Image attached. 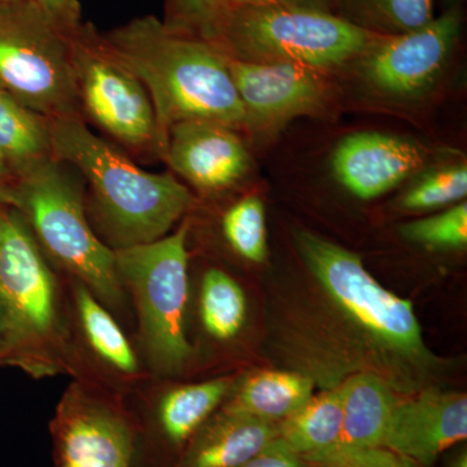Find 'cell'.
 I'll list each match as a JSON object with an SVG mask.
<instances>
[{
    "label": "cell",
    "instance_id": "cell-1",
    "mask_svg": "<svg viewBox=\"0 0 467 467\" xmlns=\"http://www.w3.org/2000/svg\"><path fill=\"white\" fill-rule=\"evenodd\" d=\"M103 39L149 92L158 150L178 122L211 121L244 129L229 55L218 43L180 32L155 16L134 18Z\"/></svg>",
    "mask_w": 467,
    "mask_h": 467
},
{
    "label": "cell",
    "instance_id": "cell-2",
    "mask_svg": "<svg viewBox=\"0 0 467 467\" xmlns=\"http://www.w3.org/2000/svg\"><path fill=\"white\" fill-rule=\"evenodd\" d=\"M52 156L78 169L119 248L158 241L192 208V192L171 174L138 168L92 133L84 117L48 119Z\"/></svg>",
    "mask_w": 467,
    "mask_h": 467
},
{
    "label": "cell",
    "instance_id": "cell-3",
    "mask_svg": "<svg viewBox=\"0 0 467 467\" xmlns=\"http://www.w3.org/2000/svg\"><path fill=\"white\" fill-rule=\"evenodd\" d=\"M66 343L57 279L32 230L0 205V362L33 376L63 370Z\"/></svg>",
    "mask_w": 467,
    "mask_h": 467
},
{
    "label": "cell",
    "instance_id": "cell-4",
    "mask_svg": "<svg viewBox=\"0 0 467 467\" xmlns=\"http://www.w3.org/2000/svg\"><path fill=\"white\" fill-rule=\"evenodd\" d=\"M5 204L26 218L41 248L101 301L119 306L122 284L115 251L97 238L63 162L51 158L12 178Z\"/></svg>",
    "mask_w": 467,
    "mask_h": 467
},
{
    "label": "cell",
    "instance_id": "cell-5",
    "mask_svg": "<svg viewBox=\"0 0 467 467\" xmlns=\"http://www.w3.org/2000/svg\"><path fill=\"white\" fill-rule=\"evenodd\" d=\"M75 27L36 0L0 2V91L46 119L79 113Z\"/></svg>",
    "mask_w": 467,
    "mask_h": 467
},
{
    "label": "cell",
    "instance_id": "cell-6",
    "mask_svg": "<svg viewBox=\"0 0 467 467\" xmlns=\"http://www.w3.org/2000/svg\"><path fill=\"white\" fill-rule=\"evenodd\" d=\"M379 36L328 11L238 7L220 46L236 60L296 64L319 72L358 60Z\"/></svg>",
    "mask_w": 467,
    "mask_h": 467
},
{
    "label": "cell",
    "instance_id": "cell-7",
    "mask_svg": "<svg viewBox=\"0 0 467 467\" xmlns=\"http://www.w3.org/2000/svg\"><path fill=\"white\" fill-rule=\"evenodd\" d=\"M189 225L171 235L115 251L119 281L133 294L143 346L153 367L174 374L186 367L192 348L184 330L189 295Z\"/></svg>",
    "mask_w": 467,
    "mask_h": 467
},
{
    "label": "cell",
    "instance_id": "cell-8",
    "mask_svg": "<svg viewBox=\"0 0 467 467\" xmlns=\"http://www.w3.org/2000/svg\"><path fill=\"white\" fill-rule=\"evenodd\" d=\"M295 243L328 296L371 339L409 359L430 358L411 301L378 284L358 254L306 230L295 232Z\"/></svg>",
    "mask_w": 467,
    "mask_h": 467
},
{
    "label": "cell",
    "instance_id": "cell-9",
    "mask_svg": "<svg viewBox=\"0 0 467 467\" xmlns=\"http://www.w3.org/2000/svg\"><path fill=\"white\" fill-rule=\"evenodd\" d=\"M72 46L78 103L88 116L125 146L156 147L155 110L140 79L94 27L76 26Z\"/></svg>",
    "mask_w": 467,
    "mask_h": 467
},
{
    "label": "cell",
    "instance_id": "cell-10",
    "mask_svg": "<svg viewBox=\"0 0 467 467\" xmlns=\"http://www.w3.org/2000/svg\"><path fill=\"white\" fill-rule=\"evenodd\" d=\"M461 32V15L451 9L411 32L380 36L358 58L362 78L392 99H413L431 88Z\"/></svg>",
    "mask_w": 467,
    "mask_h": 467
},
{
    "label": "cell",
    "instance_id": "cell-11",
    "mask_svg": "<svg viewBox=\"0 0 467 467\" xmlns=\"http://www.w3.org/2000/svg\"><path fill=\"white\" fill-rule=\"evenodd\" d=\"M52 467H133L134 423L79 386L64 395L51 422Z\"/></svg>",
    "mask_w": 467,
    "mask_h": 467
},
{
    "label": "cell",
    "instance_id": "cell-12",
    "mask_svg": "<svg viewBox=\"0 0 467 467\" xmlns=\"http://www.w3.org/2000/svg\"><path fill=\"white\" fill-rule=\"evenodd\" d=\"M229 70L244 109V128L257 137H275L292 119L317 115L327 103V86L318 70L232 57Z\"/></svg>",
    "mask_w": 467,
    "mask_h": 467
},
{
    "label": "cell",
    "instance_id": "cell-13",
    "mask_svg": "<svg viewBox=\"0 0 467 467\" xmlns=\"http://www.w3.org/2000/svg\"><path fill=\"white\" fill-rule=\"evenodd\" d=\"M159 152L175 173L204 192L229 189L251 168L250 152L235 129L217 122H178Z\"/></svg>",
    "mask_w": 467,
    "mask_h": 467
},
{
    "label": "cell",
    "instance_id": "cell-14",
    "mask_svg": "<svg viewBox=\"0 0 467 467\" xmlns=\"http://www.w3.org/2000/svg\"><path fill=\"white\" fill-rule=\"evenodd\" d=\"M467 436L465 393L427 391L393 408L382 447L431 466L451 445Z\"/></svg>",
    "mask_w": 467,
    "mask_h": 467
},
{
    "label": "cell",
    "instance_id": "cell-15",
    "mask_svg": "<svg viewBox=\"0 0 467 467\" xmlns=\"http://www.w3.org/2000/svg\"><path fill=\"white\" fill-rule=\"evenodd\" d=\"M422 147L383 133H355L337 144L331 167L337 182L362 201L383 195L425 162Z\"/></svg>",
    "mask_w": 467,
    "mask_h": 467
},
{
    "label": "cell",
    "instance_id": "cell-16",
    "mask_svg": "<svg viewBox=\"0 0 467 467\" xmlns=\"http://www.w3.org/2000/svg\"><path fill=\"white\" fill-rule=\"evenodd\" d=\"M278 435L275 423L223 410L190 439L174 467H238Z\"/></svg>",
    "mask_w": 467,
    "mask_h": 467
},
{
    "label": "cell",
    "instance_id": "cell-17",
    "mask_svg": "<svg viewBox=\"0 0 467 467\" xmlns=\"http://www.w3.org/2000/svg\"><path fill=\"white\" fill-rule=\"evenodd\" d=\"M232 387V379L218 378L171 389L160 400L156 409L152 436L137 447L152 438L156 447L162 451H182L195 432L207 422Z\"/></svg>",
    "mask_w": 467,
    "mask_h": 467
},
{
    "label": "cell",
    "instance_id": "cell-18",
    "mask_svg": "<svg viewBox=\"0 0 467 467\" xmlns=\"http://www.w3.org/2000/svg\"><path fill=\"white\" fill-rule=\"evenodd\" d=\"M339 389L343 402L342 434L327 451L382 447L389 418L399 401L391 389L373 374L349 378Z\"/></svg>",
    "mask_w": 467,
    "mask_h": 467
},
{
    "label": "cell",
    "instance_id": "cell-19",
    "mask_svg": "<svg viewBox=\"0 0 467 467\" xmlns=\"http://www.w3.org/2000/svg\"><path fill=\"white\" fill-rule=\"evenodd\" d=\"M313 380L290 371L265 370L248 377L223 410L278 422L312 399Z\"/></svg>",
    "mask_w": 467,
    "mask_h": 467
},
{
    "label": "cell",
    "instance_id": "cell-20",
    "mask_svg": "<svg viewBox=\"0 0 467 467\" xmlns=\"http://www.w3.org/2000/svg\"><path fill=\"white\" fill-rule=\"evenodd\" d=\"M51 158L48 119L0 91V161L12 178Z\"/></svg>",
    "mask_w": 467,
    "mask_h": 467
},
{
    "label": "cell",
    "instance_id": "cell-21",
    "mask_svg": "<svg viewBox=\"0 0 467 467\" xmlns=\"http://www.w3.org/2000/svg\"><path fill=\"white\" fill-rule=\"evenodd\" d=\"M343 426L340 389L312 399L282 420L278 438L301 459L330 450L339 441Z\"/></svg>",
    "mask_w": 467,
    "mask_h": 467
},
{
    "label": "cell",
    "instance_id": "cell-22",
    "mask_svg": "<svg viewBox=\"0 0 467 467\" xmlns=\"http://www.w3.org/2000/svg\"><path fill=\"white\" fill-rule=\"evenodd\" d=\"M343 18L379 36L425 26L434 18L432 0H335Z\"/></svg>",
    "mask_w": 467,
    "mask_h": 467
},
{
    "label": "cell",
    "instance_id": "cell-23",
    "mask_svg": "<svg viewBox=\"0 0 467 467\" xmlns=\"http://www.w3.org/2000/svg\"><path fill=\"white\" fill-rule=\"evenodd\" d=\"M77 309L86 339L109 367L124 374L138 370V359L119 326L84 285L77 287Z\"/></svg>",
    "mask_w": 467,
    "mask_h": 467
},
{
    "label": "cell",
    "instance_id": "cell-24",
    "mask_svg": "<svg viewBox=\"0 0 467 467\" xmlns=\"http://www.w3.org/2000/svg\"><path fill=\"white\" fill-rule=\"evenodd\" d=\"M247 301L241 285L223 270L209 269L202 278L201 317L205 330L218 340H229L241 331Z\"/></svg>",
    "mask_w": 467,
    "mask_h": 467
},
{
    "label": "cell",
    "instance_id": "cell-25",
    "mask_svg": "<svg viewBox=\"0 0 467 467\" xmlns=\"http://www.w3.org/2000/svg\"><path fill=\"white\" fill-rule=\"evenodd\" d=\"M227 243L239 256L264 263L267 256L265 205L259 196H247L234 204L223 220Z\"/></svg>",
    "mask_w": 467,
    "mask_h": 467
},
{
    "label": "cell",
    "instance_id": "cell-26",
    "mask_svg": "<svg viewBox=\"0 0 467 467\" xmlns=\"http://www.w3.org/2000/svg\"><path fill=\"white\" fill-rule=\"evenodd\" d=\"M467 193L465 164L430 171L401 196L400 207L409 212L431 211L462 201Z\"/></svg>",
    "mask_w": 467,
    "mask_h": 467
},
{
    "label": "cell",
    "instance_id": "cell-27",
    "mask_svg": "<svg viewBox=\"0 0 467 467\" xmlns=\"http://www.w3.org/2000/svg\"><path fill=\"white\" fill-rule=\"evenodd\" d=\"M167 26L220 45L233 5L229 0H167Z\"/></svg>",
    "mask_w": 467,
    "mask_h": 467
},
{
    "label": "cell",
    "instance_id": "cell-28",
    "mask_svg": "<svg viewBox=\"0 0 467 467\" xmlns=\"http://www.w3.org/2000/svg\"><path fill=\"white\" fill-rule=\"evenodd\" d=\"M409 242L436 250H456L467 244V204L456 205L436 216L411 221L400 226Z\"/></svg>",
    "mask_w": 467,
    "mask_h": 467
},
{
    "label": "cell",
    "instance_id": "cell-29",
    "mask_svg": "<svg viewBox=\"0 0 467 467\" xmlns=\"http://www.w3.org/2000/svg\"><path fill=\"white\" fill-rule=\"evenodd\" d=\"M303 460L318 467H418L414 461L383 447L327 451Z\"/></svg>",
    "mask_w": 467,
    "mask_h": 467
},
{
    "label": "cell",
    "instance_id": "cell-30",
    "mask_svg": "<svg viewBox=\"0 0 467 467\" xmlns=\"http://www.w3.org/2000/svg\"><path fill=\"white\" fill-rule=\"evenodd\" d=\"M238 467H306L299 454L291 451L285 441L276 438L259 454Z\"/></svg>",
    "mask_w": 467,
    "mask_h": 467
},
{
    "label": "cell",
    "instance_id": "cell-31",
    "mask_svg": "<svg viewBox=\"0 0 467 467\" xmlns=\"http://www.w3.org/2000/svg\"><path fill=\"white\" fill-rule=\"evenodd\" d=\"M233 8L238 7H295L331 12L333 0H229Z\"/></svg>",
    "mask_w": 467,
    "mask_h": 467
},
{
    "label": "cell",
    "instance_id": "cell-32",
    "mask_svg": "<svg viewBox=\"0 0 467 467\" xmlns=\"http://www.w3.org/2000/svg\"><path fill=\"white\" fill-rule=\"evenodd\" d=\"M46 12L67 27L79 24V5L77 0H36Z\"/></svg>",
    "mask_w": 467,
    "mask_h": 467
},
{
    "label": "cell",
    "instance_id": "cell-33",
    "mask_svg": "<svg viewBox=\"0 0 467 467\" xmlns=\"http://www.w3.org/2000/svg\"><path fill=\"white\" fill-rule=\"evenodd\" d=\"M12 175L9 173L5 165L0 161V205L5 204L9 183H11Z\"/></svg>",
    "mask_w": 467,
    "mask_h": 467
},
{
    "label": "cell",
    "instance_id": "cell-34",
    "mask_svg": "<svg viewBox=\"0 0 467 467\" xmlns=\"http://www.w3.org/2000/svg\"><path fill=\"white\" fill-rule=\"evenodd\" d=\"M466 454L461 456V459L457 461L456 465L454 467H467Z\"/></svg>",
    "mask_w": 467,
    "mask_h": 467
},
{
    "label": "cell",
    "instance_id": "cell-35",
    "mask_svg": "<svg viewBox=\"0 0 467 467\" xmlns=\"http://www.w3.org/2000/svg\"><path fill=\"white\" fill-rule=\"evenodd\" d=\"M0 2H8V0H0Z\"/></svg>",
    "mask_w": 467,
    "mask_h": 467
}]
</instances>
